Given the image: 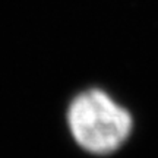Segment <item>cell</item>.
Returning <instances> with one entry per match:
<instances>
[{
    "label": "cell",
    "mask_w": 158,
    "mask_h": 158,
    "mask_svg": "<svg viewBox=\"0 0 158 158\" xmlns=\"http://www.w3.org/2000/svg\"><path fill=\"white\" fill-rule=\"evenodd\" d=\"M68 120L75 141L97 155L114 152L132 130L127 110L100 89L85 91L76 97L69 107Z\"/></svg>",
    "instance_id": "cell-1"
}]
</instances>
